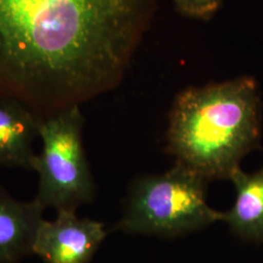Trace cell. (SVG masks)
<instances>
[{
  "label": "cell",
  "mask_w": 263,
  "mask_h": 263,
  "mask_svg": "<svg viewBox=\"0 0 263 263\" xmlns=\"http://www.w3.org/2000/svg\"><path fill=\"white\" fill-rule=\"evenodd\" d=\"M44 211L34 199L20 201L0 186V263H18L32 254Z\"/></svg>",
  "instance_id": "7"
},
{
  "label": "cell",
  "mask_w": 263,
  "mask_h": 263,
  "mask_svg": "<svg viewBox=\"0 0 263 263\" xmlns=\"http://www.w3.org/2000/svg\"><path fill=\"white\" fill-rule=\"evenodd\" d=\"M207 184L197 172L178 162L163 174L139 178L113 229L173 238L222 221V212L208 204Z\"/></svg>",
  "instance_id": "3"
},
{
  "label": "cell",
  "mask_w": 263,
  "mask_h": 263,
  "mask_svg": "<svg viewBox=\"0 0 263 263\" xmlns=\"http://www.w3.org/2000/svg\"><path fill=\"white\" fill-rule=\"evenodd\" d=\"M230 180L235 187V203L222 212V221L242 240L263 244V168L252 174L240 168Z\"/></svg>",
  "instance_id": "8"
},
{
  "label": "cell",
  "mask_w": 263,
  "mask_h": 263,
  "mask_svg": "<svg viewBox=\"0 0 263 263\" xmlns=\"http://www.w3.org/2000/svg\"><path fill=\"white\" fill-rule=\"evenodd\" d=\"M84 123L80 105L44 117L41 122L42 146L32 171L38 178L34 200L44 210L76 211L94 200L97 188L82 139Z\"/></svg>",
  "instance_id": "4"
},
{
  "label": "cell",
  "mask_w": 263,
  "mask_h": 263,
  "mask_svg": "<svg viewBox=\"0 0 263 263\" xmlns=\"http://www.w3.org/2000/svg\"><path fill=\"white\" fill-rule=\"evenodd\" d=\"M179 13L200 21L212 19L222 5V0H172Z\"/></svg>",
  "instance_id": "9"
},
{
  "label": "cell",
  "mask_w": 263,
  "mask_h": 263,
  "mask_svg": "<svg viewBox=\"0 0 263 263\" xmlns=\"http://www.w3.org/2000/svg\"><path fill=\"white\" fill-rule=\"evenodd\" d=\"M261 99L251 76L182 90L172 105L166 151L210 180H230L261 141Z\"/></svg>",
  "instance_id": "2"
},
{
  "label": "cell",
  "mask_w": 263,
  "mask_h": 263,
  "mask_svg": "<svg viewBox=\"0 0 263 263\" xmlns=\"http://www.w3.org/2000/svg\"><path fill=\"white\" fill-rule=\"evenodd\" d=\"M106 236L104 223L79 217L76 211H59L53 220L40 223L32 254L45 263H89Z\"/></svg>",
  "instance_id": "5"
},
{
  "label": "cell",
  "mask_w": 263,
  "mask_h": 263,
  "mask_svg": "<svg viewBox=\"0 0 263 263\" xmlns=\"http://www.w3.org/2000/svg\"><path fill=\"white\" fill-rule=\"evenodd\" d=\"M157 0H0V97L47 117L112 91Z\"/></svg>",
  "instance_id": "1"
},
{
  "label": "cell",
  "mask_w": 263,
  "mask_h": 263,
  "mask_svg": "<svg viewBox=\"0 0 263 263\" xmlns=\"http://www.w3.org/2000/svg\"><path fill=\"white\" fill-rule=\"evenodd\" d=\"M42 120L28 106L0 97V166L32 171Z\"/></svg>",
  "instance_id": "6"
}]
</instances>
